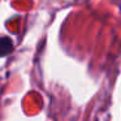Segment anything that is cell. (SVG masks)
<instances>
[{"mask_svg":"<svg viewBox=\"0 0 121 121\" xmlns=\"http://www.w3.org/2000/svg\"><path fill=\"white\" fill-rule=\"evenodd\" d=\"M13 50V42L11 38H0V56H7Z\"/></svg>","mask_w":121,"mask_h":121,"instance_id":"obj_1","label":"cell"}]
</instances>
